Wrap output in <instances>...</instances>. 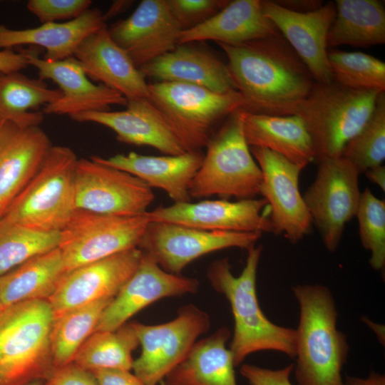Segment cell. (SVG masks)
<instances>
[{
	"mask_svg": "<svg viewBox=\"0 0 385 385\" xmlns=\"http://www.w3.org/2000/svg\"><path fill=\"white\" fill-rule=\"evenodd\" d=\"M227 59L245 111L270 115H294L315 80L281 34L241 44L217 43Z\"/></svg>",
	"mask_w": 385,
	"mask_h": 385,
	"instance_id": "6da1fadb",
	"label": "cell"
},
{
	"mask_svg": "<svg viewBox=\"0 0 385 385\" xmlns=\"http://www.w3.org/2000/svg\"><path fill=\"white\" fill-rule=\"evenodd\" d=\"M247 251L246 263L238 277L232 274L227 258L214 261L207 272L211 286L226 297L231 307L234 332L230 350L235 366L248 355L263 350L280 351L294 359L296 329L272 323L257 299V272L262 246H254Z\"/></svg>",
	"mask_w": 385,
	"mask_h": 385,
	"instance_id": "7a4b0ae2",
	"label": "cell"
},
{
	"mask_svg": "<svg viewBox=\"0 0 385 385\" xmlns=\"http://www.w3.org/2000/svg\"><path fill=\"white\" fill-rule=\"evenodd\" d=\"M292 291L300 309L294 358L298 385H344L342 371L349 345L337 328V311L330 290L321 284H304Z\"/></svg>",
	"mask_w": 385,
	"mask_h": 385,
	"instance_id": "3957f363",
	"label": "cell"
},
{
	"mask_svg": "<svg viewBox=\"0 0 385 385\" xmlns=\"http://www.w3.org/2000/svg\"><path fill=\"white\" fill-rule=\"evenodd\" d=\"M54 314L47 299L0 310V385L46 380L53 371L51 334Z\"/></svg>",
	"mask_w": 385,
	"mask_h": 385,
	"instance_id": "277c9868",
	"label": "cell"
},
{
	"mask_svg": "<svg viewBox=\"0 0 385 385\" xmlns=\"http://www.w3.org/2000/svg\"><path fill=\"white\" fill-rule=\"evenodd\" d=\"M379 93L347 88L334 81L315 82L294 115L304 121L317 162L341 156L345 145L369 119Z\"/></svg>",
	"mask_w": 385,
	"mask_h": 385,
	"instance_id": "5b68a950",
	"label": "cell"
},
{
	"mask_svg": "<svg viewBox=\"0 0 385 385\" xmlns=\"http://www.w3.org/2000/svg\"><path fill=\"white\" fill-rule=\"evenodd\" d=\"M67 146L52 145L37 172L2 217L42 232H59L76 210L78 162Z\"/></svg>",
	"mask_w": 385,
	"mask_h": 385,
	"instance_id": "8992f818",
	"label": "cell"
},
{
	"mask_svg": "<svg viewBox=\"0 0 385 385\" xmlns=\"http://www.w3.org/2000/svg\"><path fill=\"white\" fill-rule=\"evenodd\" d=\"M240 111L227 117L206 145L190 186L191 198L217 195L244 200L260 195L262 172L245 138Z\"/></svg>",
	"mask_w": 385,
	"mask_h": 385,
	"instance_id": "52a82bcc",
	"label": "cell"
},
{
	"mask_svg": "<svg viewBox=\"0 0 385 385\" xmlns=\"http://www.w3.org/2000/svg\"><path fill=\"white\" fill-rule=\"evenodd\" d=\"M148 99L160 112L186 152L206 147L215 125L244 109L237 91L220 93L194 85L158 81L148 83Z\"/></svg>",
	"mask_w": 385,
	"mask_h": 385,
	"instance_id": "ba28073f",
	"label": "cell"
},
{
	"mask_svg": "<svg viewBox=\"0 0 385 385\" xmlns=\"http://www.w3.org/2000/svg\"><path fill=\"white\" fill-rule=\"evenodd\" d=\"M150 222L147 212L120 216L76 209L59 231L66 271L138 247Z\"/></svg>",
	"mask_w": 385,
	"mask_h": 385,
	"instance_id": "9c48e42d",
	"label": "cell"
},
{
	"mask_svg": "<svg viewBox=\"0 0 385 385\" xmlns=\"http://www.w3.org/2000/svg\"><path fill=\"white\" fill-rule=\"evenodd\" d=\"M131 324L141 346V354L134 360L132 369L146 385H158L185 357L197 338L208 331L210 319L203 310L188 304L168 322Z\"/></svg>",
	"mask_w": 385,
	"mask_h": 385,
	"instance_id": "30bf717a",
	"label": "cell"
},
{
	"mask_svg": "<svg viewBox=\"0 0 385 385\" xmlns=\"http://www.w3.org/2000/svg\"><path fill=\"white\" fill-rule=\"evenodd\" d=\"M316 178L303 199L329 252L335 251L346 224L356 216L361 192L359 173L342 157L318 161Z\"/></svg>",
	"mask_w": 385,
	"mask_h": 385,
	"instance_id": "8fae6325",
	"label": "cell"
},
{
	"mask_svg": "<svg viewBox=\"0 0 385 385\" xmlns=\"http://www.w3.org/2000/svg\"><path fill=\"white\" fill-rule=\"evenodd\" d=\"M262 235L209 231L173 223L150 222L138 247L165 271L180 275L191 262L208 253L230 247L247 250L255 246Z\"/></svg>",
	"mask_w": 385,
	"mask_h": 385,
	"instance_id": "7c38bea8",
	"label": "cell"
},
{
	"mask_svg": "<svg viewBox=\"0 0 385 385\" xmlns=\"http://www.w3.org/2000/svg\"><path fill=\"white\" fill-rule=\"evenodd\" d=\"M154 198L152 188L135 176L92 157L78 160L76 209L110 215H138L147 212Z\"/></svg>",
	"mask_w": 385,
	"mask_h": 385,
	"instance_id": "4fadbf2b",
	"label": "cell"
},
{
	"mask_svg": "<svg viewBox=\"0 0 385 385\" xmlns=\"http://www.w3.org/2000/svg\"><path fill=\"white\" fill-rule=\"evenodd\" d=\"M250 148L262 172L260 195L270 207L272 232L296 243L309 232L312 223L299 188L305 167L268 149Z\"/></svg>",
	"mask_w": 385,
	"mask_h": 385,
	"instance_id": "5bb4252c",
	"label": "cell"
},
{
	"mask_svg": "<svg viewBox=\"0 0 385 385\" xmlns=\"http://www.w3.org/2000/svg\"><path fill=\"white\" fill-rule=\"evenodd\" d=\"M264 198L176 202L147 211L150 222H168L209 231L272 232Z\"/></svg>",
	"mask_w": 385,
	"mask_h": 385,
	"instance_id": "9a60e30c",
	"label": "cell"
},
{
	"mask_svg": "<svg viewBox=\"0 0 385 385\" xmlns=\"http://www.w3.org/2000/svg\"><path fill=\"white\" fill-rule=\"evenodd\" d=\"M199 286L197 279L169 273L142 252L136 270L104 309L94 332L114 331L150 304L194 294Z\"/></svg>",
	"mask_w": 385,
	"mask_h": 385,
	"instance_id": "2e32d148",
	"label": "cell"
},
{
	"mask_svg": "<svg viewBox=\"0 0 385 385\" xmlns=\"http://www.w3.org/2000/svg\"><path fill=\"white\" fill-rule=\"evenodd\" d=\"M142 251L132 248L67 272L48 299L54 317L93 302L114 297L136 270Z\"/></svg>",
	"mask_w": 385,
	"mask_h": 385,
	"instance_id": "e0dca14e",
	"label": "cell"
},
{
	"mask_svg": "<svg viewBox=\"0 0 385 385\" xmlns=\"http://www.w3.org/2000/svg\"><path fill=\"white\" fill-rule=\"evenodd\" d=\"M29 66L38 70L40 79L58 85L61 97L43 106V113L68 115L88 111H109L113 105L125 106L127 99L119 92L93 83L73 57L59 61L40 58L36 50L21 49Z\"/></svg>",
	"mask_w": 385,
	"mask_h": 385,
	"instance_id": "ac0fdd59",
	"label": "cell"
},
{
	"mask_svg": "<svg viewBox=\"0 0 385 385\" xmlns=\"http://www.w3.org/2000/svg\"><path fill=\"white\" fill-rule=\"evenodd\" d=\"M263 15L270 20L310 71L316 82L333 81L327 59V38L336 14L329 1L306 13L287 9L274 1H261Z\"/></svg>",
	"mask_w": 385,
	"mask_h": 385,
	"instance_id": "d6986e66",
	"label": "cell"
},
{
	"mask_svg": "<svg viewBox=\"0 0 385 385\" xmlns=\"http://www.w3.org/2000/svg\"><path fill=\"white\" fill-rule=\"evenodd\" d=\"M108 31L139 68L173 50L183 30L166 0H143L129 17Z\"/></svg>",
	"mask_w": 385,
	"mask_h": 385,
	"instance_id": "ffe728a7",
	"label": "cell"
},
{
	"mask_svg": "<svg viewBox=\"0 0 385 385\" xmlns=\"http://www.w3.org/2000/svg\"><path fill=\"white\" fill-rule=\"evenodd\" d=\"M51 142L39 126L0 120V219L38 170Z\"/></svg>",
	"mask_w": 385,
	"mask_h": 385,
	"instance_id": "44dd1931",
	"label": "cell"
},
{
	"mask_svg": "<svg viewBox=\"0 0 385 385\" xmlns=\"http://www.w3.org/2000/svg\"><path fill=\"white\" fill-rule=\"evenodd\" d=\"M78 122L106 126L116 134L118 141L150 146L165 155L185 153L180 141L156 107L148 98L128 100L126 108L119 111H88L71 115Z\"/></svg>",
	"mask_w": 385,
	"mask_h": 385,
	"instance_id": "7402d4cb",
	"label": "cell"
},
{
	"mask_svg": "<svg viewBox=\"0 0 385 385\" xmlns=\"http://www.w3.org/2000/svg\"><path fill=\"white\" fill-rule=\"evenodd\" d=\"M73 57L88 78L121 93L126 99L148 98V83L128 53L111 37L105 24L87 36Z\"/></svg>",
	"mask_w": 385,
	"mask_h": 385,
	"instance_id": "603a6c76",
	"label": "cell"
},
{
	"mask_svg": "<svg viewBox=\"0 0 385 385\" xmlns=\"http://www.w3.org/2000/svg\"><path fill=\"white\" fill-rule=\"evenodd\" d=\"M204 154L185 152L176 155H144L134 152L108 158H92L105 165L127 172L148 185L164 190L176 202H190V186Z\"/></svg>",
	"mask_w": 385,
	"mask_h": 385,
	"instance_id": "cb8c5ba5",
	"label": "cell"
},
{
	"mask_svg": "<svg viewBox=\"0 0 385 385\" xmlns=\"http://www.w3.org/2000/svg\"><path fill=\"white\" fill-rule=\"evenodd\" d=\"M138 69L145 78L159 81L194 85L220 93L237 91L227 64L188 43L178 44Z\"/></svg>",
	"mask_w": 385,
	"mask_h": 385,
	"instance_id": "d4e9b609",
	"label": "cell"
},
{
	"mask_svg": "<svg viewBox=\"0 0 385 385\" xmlns=\"http://www.w3.org/2000/svg\"><path fill=\"white\" fill-rule=\"evenodd\" d=\"M280 34L266 18L260 0H234L202 24L182 31L178 44L203 41L236 45Z\"/></svg>",
	"mask_w": 385,
	"mask_h": 385,
	"instance_id": "484cf974",
	"label": "cell"
},
{
	"mask_svg": "<svg viewBox=\"0 0 385 385\" xmlns=\"http://www.w3.org/2000/svg\"><path fill=\"white\" fill-rule=\"evenodd\" d=\"M106 24L98 8L88 9L65 22H49L26 29H11L0 24V48L31 45L46 50L43 58L59 61L73 56L80 43Z\"/></svg>",
	"mask_w": 385,
	"mask_h": 385,
	"instance_id": "4316f807",
	"label": "cell"
},
{
	"mask_svg": "<svg viewBox=\"0 0 385 385\" xmlns=\"http://www.w3.org/2000/svg\"><path fill=\"white\" fill-rule=\"evenodd\" d=\"M242 128L250 147L266 148L306 167L315 160L312 138L297 115H270L241 109Z\"/></svg>",
	"mask_w": 385,
	"mask_h": 385,
	"instance_id": "83f0119b",
	"label": "cell"
},
{
	"mask_svg": "<svg viewBox=\"0 0 385 385\" xmlns=\"http://www.w3.org/2000/svg\"><path fill=\"white\" fill-rule=\"evenodd\" d=\"M230 334L223 327L197 341L165 376V385H237L233 356L226 347Z\"/></svg>",
	"mask_w": 385,
	"mask_h": 385,
	"instance_id": "f1b7e54d",
	"label": "cell"
},
{
	"mask_svg": "<svg viewBox=\"0 0 385 385\" xmlns=\"http://www.w3.org/2000/svg\"><path fill=\"white\" fill-rule=\"evenodd\" d=\"M66 273L58 247L35 256L0 276V302L5 307L27 300H48Z\"/></svg>",
	"mask_w": 385,
	"mask_h": 385,
	"instance_id": "f546056e",
	"label": "cell"
},
{
	"mask_svg": "<svg viewBox=\"0 0 385 385\" xmlns=\"http://www.w3.org/2000/svg\"><path fill=\"white\" fill-rule=\"evenodd\" d=\"M327 46L366 47L385 43V9L378 0H337Z\"/></svg>",
	"mask_w": 385,
	"mask_h": 385,
	"instance_id": "4dcf8cb0",
	"label": "cell"
},
{
	"mask_svg": "<svg viewBox=\"0 0 385 385\" xmlns=\"http://www.w3.org/2000/svg\"><path fill=\"white\" fill-rule=\"evenodd\" d=\"M59 89L49 88L43 80L31 78L20 71L0 72V120L22 127L39 126L42 112L31 111L61 97Z\"/></svg>",
	"mask_w": 385,
	"mask_h": 385,
	"instance_id": "1f68e13d",
	"label": "cell"
},
{
	"mask_svg": "<svg viewBox=\"0 0 385 385\" xmlns=\"http://www.w3.org/2000/svg\"><path fill=\"white\" fill-rule=\"evenodd\" d=\"M139 345L131 323L114 331L92 333L76 352L73 363L86 371L115 369L130 371L134 359L132 352Z\"/></svg>",
	"mask_w": 385,
	"mask_h": 385,
	"instance_id": "d6a6232c",
	"label": "cell"
},
{
	"mask_svg": "<svg viewBox=\"0 0 385 385\" xmlns=\"http://www.w3.org/2000/svg\"><path fill=\"white\" fill-rule=\"evenodd\" d=\"M113 298L93 302L54 318L51 334L54 369L73 361L79 348L95 331L104 309Z\"/></svg>",
	"mask_w": 385,
	"mask_h": 385,
	"instance_id": "836d02e7",
	"label": "cell"
},
{
	"mask_svg": "<svg viewBox=\"0 0 385 385\" xmlns=\"http://www.w3.org/2000/svg\"><path fill=\"white\" fill-rule=\"evenodd\" d=\"M59 232L35 230L0 219V276L58 247Z\"/></svg>",
	"mask_w": 385,
	"mask_h": 385,
	"instance_id": "e575fe53",
	"label": "cell"
},
{
	"mask_svg": "<svg viewBox=\"0 0 385 385\" xmlns=\"http://www.w3.org/2000/svg\"><path fill=\"white\" fill-rule=\"evenodd\" d=\"M333 81L353 89L385 91V63L360 51L327 50Z\"/></svg>",
	"mask_w": 385,
	"mask_h": 385,
	"instance_id": "d590c367",
	"label": "cell"
},
{
	"mask_svg": "<svg viewBox=\"0 0 385 385\" xmlns=\"http://www.w3.org/2000/svg\"><path fill=\"white\" fill-rule=\"evenodd\" d=\"M341 157L359 173L382 165L385 159V91L378 94L371 115L345 145Z\"/></svg>",
	"mask_w": 385,
	"mask_h": 385,
	"instance_id": "8d00e7d4",
	"label": "cell"
},
{
	"mask_svg": "<svg viewBox=\"0 0 385 385\" xmlns=\"http://www.w3.org/2000/svg\"><path fill=\"white\" fill-rule=\"evenodd\" d=\"M360 240L369 251V263L375 270L385 266V201L376 197L369 188L361 192L356 216Z\"/></svg>",
	"mask_w": 385,
	"mask_h": 385,
	"instance_id": "74e56055",
	"label": "cell"
},
{
	"mask_svg": "<svg viewBox=\"0 0 385 385\" xmlns=\"http://www.w3.org/2000/svg\"><path fill=\"white\" fill-rule=\"evenodd\" d=\"M183 31L194 28L221 11L228 0H166Z\"/></svg>",
	"mask_w": 385,
	"mask_h": 385,
	"instance_id": "f35d334b",
	"label": "cell"
},
{
	"mask_svg": "<svg viewBox=\"0 0 385 385\" xmlns=\"http://www.w3.org/2000/svg\"><path fill=\"white\" fill-rule=\"evenodd\" d=\"M91 4L90 0H29L26 7L44 24L76 19L90 9Z\"/></svg>",
	"mask_w": 385,
	"mask_h": 385,
	"instance_id": "ab89813d",
	"label": "cell"
},
{
	"mask_svg": "<svg viewBox=\"0 0 385 385\" xmlns=\"http://www.w3.org/2000/svg\"><path fill=\"white\" fill-rule=\"evenodd\" d=\"M294 364L279 369L262 368L252 364H243L240 373L250 385H292L289 377Z\"/></svg>",
	"mask_w": 385,
	"mask_h": 385,
	"instance_id": "60d3db41",
	"label": "cell"
},
{
	"mask_svg": "<svg viewBox=\"0 0 385 385\" xmlns=\"http://www.w3.org/2000/svg\"><path fill=\"white\" fill-rule=\"evenodd\" d=\"M43 385H98L93 374L73 362L55 369Z\"/></svg>",
	"mask_w": 385,
	"mask_h": 385,
	"instance_id": "b9f144b4",
	"label": "cell"
},
{
	"mask_svg": "<svg viewBox=\"0 0 385 385\" xmlns=\"http://www.w3.org/2000/svg\"><path fill=\"white\" fill-rule=\"evenodd\" d=\"M98 385H146L130 371L115 369H101L90 371Z\"/></svg>",
	"mask_w": 385,
	"mask_h": 385,
	"instance_id": "7bdbcfd3",
	"label": "cell"
},
{
	"mask_svg": "<svg viewBox=\"0 0 385 385\" xmlns=\"http://www.w3.org/2000/svg\"><path fill=\"white\" fill-rule=\"evenodd\" d=\"M29 66L21 49H0V72L11 73L21 71Z\"/></svg>",
	"mask_w": 385,
	"mask_h": 385,
	"instance_id": "ee69618b",
	"label": "cell"
},
{
	"mask_svg": "<svg viewBox=\"0 0 385 385\" xmlns=\"http://www.w3.org/2000/svg\"><path fill=\"white\" fill-rule=\"evenodd\" d=\"M274 1L287 9L300 13L313 11L323 6L322 1L315 0H284Z\"/></svg>",
	"mask_w": 385,
	"mask_h": 385,
	"instance_id": "f6af8a7d",
	"label": "cell"
},
{
	"mask_svg": "<svg viewBox=\"0 0 385 385\" xmlns=\"http://www.w3.org/2000/svg\"><path fill=\"white\" fill-rule=\"evenodd\" d=\"M344 385H385V376L374 371L365 379L346 376Z\"/></svg>",
	"mask_w": 385,
	"mask_h": 385,
	"instance_id": "bcb514c9",
	"label": "cell"
},
{
	"mask_svg": "<svg viewBox=\"0 0 385 385\" xmlns=\"http://www.w3.org/2000/svg\"><path fill=\"white\" fill-rule=\"evenodd\" d=\"M368 180L385 191V167L379 165L367 170L365 173Z\"/></svg>",
	"mask_w": 385,
	"mask_h": 385,
	"instance_id": "7dc6e473",
	"label": "cell"
},
{
	"mask_svg": "<svg viewBox=\"0 0 385 385\" xmlns=\"http://www.w3.org/2000/svg\"><path fill=\"white\" fill-rule=\"evenodd\" d=\"M132 4L130 1H114L108 11L103 14V19L106 20L115 16L121 12L125 11Z\"/></svg>",
	"mask_w": 385,
	"mask_h": 385,
	"instance_id": "c3c4849f",
	"label": "cell"
},
{
	"mask_svg": "<svg viewBox=\"0 0 385 385\" xmlns=\"http://www.w3.org/2000/svg\"><path fill=\"white\" fill-rule=\"evenodd\" d=\"M43 382H44V381L36 380V381L30 382V383H29V384H27L26 385H43Z\"/></svg>",
	"mask_w": 385,
	"mask_h": 385,
	"instance_id": "681fc988",
	"label": "cell"
},
{
	"mask_svg": "<svg viewBox=\"0 0 385 385\" xmlns=\"http://www.w3.org/2000/svg\"><path fill=\"white\" fill-rule=\"evenodd\" d=\"M3 305L1 304V302H0V310L3 308Z\"/></svg>",
	"mask_w": 385,
	"mask_h": 385,
	"instance_id": "f907efd6",
	"label": "cell"
}]
</instances>
